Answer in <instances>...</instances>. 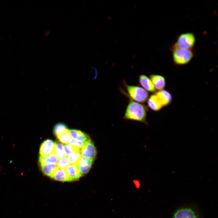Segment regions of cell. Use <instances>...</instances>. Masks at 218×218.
<instances>
[{
  "label": "cell",
  "mask_w": 218,
  "mask_h": 218,
  "mask_svg": "<svg viewBox=\"0 0 218 218\" xmlns=\"http://www.w3.org/2000/svg\"><path fill=\"white\" fill-rule=\"evenodd\" d=\"M147 107L130 99L124 115L125 119L133 120L146 123Z\"/></svg>",
  "instance_id": "obj_1"
},
{
  "label": "cell",
  "mask_w": 218,
  "mask_h": 218,
  "mask_svg": "<svg viewBox=\"0 0 218 218\" xmlns=\"http://www.w3.org/2000/svg\"><path fill=\"white\" fill-rule=\"evenodd\" d=\"M173 58L174 63L183 65L189 63L193 56L191 49L179 48L175 45L173 49Z\"/></svg>",
  "instance_id": "obj_2"
},
{
  "label": "cell",
  "mask_w": 218,
  "mask_h": 218,
  "mask_svg": "<svg viewBox=\"0 0 218 218\" xmlns=\"http://www.w3.org/2000/svg\"><path fill=\"white\" fill-rule=\"evenodd\" d=\"M127 92L131 99L140 103H144L148 97V93L144 88L134 86L126 85Z\"/></svg>",
  "instance_id": "obj_3"
},
{
  "label": "cell",
  "mask_w": 218,
  "mask_h": 218,
  "mask_svg": "<svg viewBox=\"0 0 218 218\" xmlns=\"http://www.w3.org/2000/svg\"><path fill=\"white\" fill-rule=\"evenodd\" d=\"M195 41L194 34L186 33L180 35L178 37L177 43L174 45L177 47L184 49H191Z\"/></svg>",
  "instance_id": "obj_4"
},
{
  "label": "cell",
  "mask_w": 218,
  "mask_h": 218,
  "mask_svg": "<svg viewBox=\"0 0 218 218\" xmlns=\"http://www.w3.org/2000/svg\"><path fill=\"white\" fill-rule=\"evenodd\" d=\"M96 149L94 143L90 139L81 148V154L82 157L94 159L97 155Z\"/></svg>",
  "instance_id": "obj_5"
},
{
  "label": "cell",
  "mask_w": 218,
  "mask_h": 218,
  "mask_svg": "<svg viewBox=\"0 0 218 218\" xmlns=\"http://www.w3.org/2000/svg\"><path fill=\"white\" fill-rule=\"evenodd\" d=\"M54 143L50 140H45L41 144L40 148V156L46 157L54 153Z\"/></svg>",
  "instance_id": "obj_6"
},
{
  "label": "cell",
  "mask_w": 218,
  "mask_h": 218,
  "mask_svg": "<svg viewBox=\"0 0 218 218\" xmlns=\"http://www.w3.org/2000/svg\"><path fill=\"white\" fill-rule=\"evenodd\" d=\"M94 160L81 157L77 165L82 174L89 171Z\"/></svg>",
  "instance_id": "obj_7"
},
{
  "label": "cell",
  "mask_w": 218,
  "mask_h": 218,
  "mask_svg": "<svg viewBox=\"0 0 218 218\" xmlns=\"http://www.w3.org/2000/svg\"><path fill=\"white\" fill-rule=\"evenodd\" d=\"M173 218H199L194 212L189 208L179 209L174 214Z\"/></svg>",
  "instance_id": "obj_8"
},
{
  "label": "cell",
  "mask_w": 218,
  "mask_h": 218,
  "mask_svg": "<svg viewBox=\"0 0 218 218\" xmlns=\"http://www.w3.org/2000/svg\"><path fill=\"white\" fill-rule=\"evenodd\" d=\"M51 177L59 181H72L65 169L58 167L56 170Z\"/></svg>",
  "instance_id": "obj_9"
},
{
  "label": "cell",
  "mask_w": 218,
  "mask_h": 218,
  "mask_svg": "<svg viewBox=\"0 0 218 218\" xmlns=\"http://www.w3.org/2000/svg\"><path fill=\"white\" fill-rule=\"evenodd\" d=\"M150 79L154 88L159 91L163 90L165 86V80L162 76L152 74L150 76Z\"/></svg>",
  "instance_id": "obj_10"
},
{
  "label": "cell",
  "mask_w": 218,
  "mask_h": 218,
  "mask_svg": "<svg viewBox=\"0 0 218 218\" xmlns=\"http://www.w3.org/2000/svg\"><path fill=\"white\" fill-rule=\"evenodd\" d=\"M156 94L160 99L162 106H165L169 104L172 101L171 94L166 90L159 91Z\"/></svg>",
  "instance_id": "obj_11"
},
{
  "label": "cell",
  "mask_w": 218,
  "mask_h": 218,
  "mask_svg": "<svg viewBox=\"0 0 218 218\" xmlns=\"http://www.w3.org/2000/svg\"><path fill=\"white\" fill-rule=\"evenodd\" d=\"M65 170L72 181L78 179L82 176L77 165L70 164Z\"/></svg>",
  "instance_id": "obj_12"
},
{
  "label": "cell",
  "mask_w": 218,
  "mask_h": 218,
  "mask_svg": "<svg viewBox=\"0 0 218 218\" xmlns=\"http://www.w3.org/2000/svg\"><path fill=\"white\" fill-rule=\"evenodd\" d=\"M147 104L149 107L155 111H159L163 107L160 99L156 94L150 95L148 99Z\"/></svg>",
  "instance_id": "obj_13"
},
{
  "label": "cell",
  "mask_w": 218,
  "mask_h": 218,
  "mask_svg": "<svg viewBox=\"0 0 218 218\" xmlns=\"http://www.w3.org/2000/svg\"><path fill=\"white\" fill-rule=\"evenodd\" d=\"M139 81L141 85L148 91L153 92L156 89L150 79L146 76L142 75L139 77Z\"/></svg>",
  "instance_id": "obj_14"
},
{
  "label": "cell",
  "mask_w": 218,
  "mask_h": 218,
  "mask_svg": "<svg viewBox=\"0 0 218 218\" xmlns=\"http://www.w3.org/2000/svg\"><path fill=\"white\" fill-rule=\"evenodd\" d=\"M69 134L72 138L82 141L88 140L90 138L86 134L77 130H69Z\"/></svg>",
  "instance_id": "obj_15"
},
{
  "label": "cell",
  "mask_w": 218,
  "mask_h": 218,
  "mask_svg": "<svg viewBox=\"0 0 218 218\" xmlns=\"http://www.w3.org/2000/svg\"><path fill=\"white\" fill-rule=\"evenodd\" d=\"M58 159L54 153L49 155L43 157L40 156L39 162L40 165L48 164H56Z\"/></svg>",
  "instance_id": "obj_16"
},
{
  "label": "cell",
  "mask_w": 218,
  "mask_h": 218,
  "mask_svg": "<svg viewBox=\"0 0 218 218\" xmlns=\"http://www.w3.org/2000/svg\"><path fill=\"white\" fill-rule=\"evenodd\" d=\"M43 173L50 177L58 167L56 164H48L41 165Z\"/></svg>",
  "instance_id": "obj_17"
},
{
  "label": "cell",
  "mask_w": 218,
  "mask_h": 218,
  "mask_svg": "<svg viewBox=\"0 0 218 218\" xmlns=\"http://www.w3.org/2000/svg\"><path fill=\"white\" fill-rule=\"evenodd\" d=\"M54 153L58 159H61L66 157L65 154L63 145L58 142H55Z\"/></svg>",
  "instance_id": "obj_18"
},
{
  "label": "cell",
  "mask_w": 218,
  "mask_h": 218,
  "mask_svg": "<svg viewBox=\"0 0 218 218\" xmlns=\"http://www.w3.org/2000/svg\"><path fill=\"white\" fill-rule=\"evenodd\" d=\"M67 157L70 164L77 165L82 157L81 151H76L71 153Z\"/></svg>",
  "instance_id": "obj_19"
},
{
  "label": "cell",
  "mask_w": 218,
  "mask_h": 218,
  "mask_svg": "<svg viewBox=\"0 0 218 218\" xmlns=\"http://www.w3.org/2000/svg\"><path fill=\"white\" fill-rule=\"evenodd\" d=\"M68 130L64 124L59 123L56 124L54 126V131L56 137H58Z\"/></svg>",
  "instance_id": "obj_20"
},
{
  "label": "cell",
  "mask_w": 218,
  "mask_h": 218,
  "mask_svg": "<svg viewBox=\"0 0 218 218\" xmlns=\"http://www.w3.org/2000/svg\"><path fill=\"white\" fill-rule=\"evenodd\" d=\"M64 149L66 157L73 152L76 151H81V149L74 147L69 144H64Z\"/></svg>",
  "instance_id": "obj_21"
},
{
  "label": "cell",
  "mask_w": 218,
  "mask_h": 218,
  "mask_svg": "<svg viewBox=\"0 0 218 218\" xmlns=\"http://www.w3.org/2000/svg\"><path fill=\"white\" fill-rule=\"evenodd\" d=\"M57 137L63 144H68L72 138L69 134V130Z\"/></svg>",
  "instance_id": "obj_22"
},
{
  "label": "cell",
  "mask_w": 218,
  "mask_h": 218,
  "mask_svg": "<svg viewBox=\"0 0 218 218\" xmlns=\"http://www.w3.org/2000/svg\"><path fill=\"white\" fill-rule=\"evenodd\" d=\"M70 164L67 157L58 159L56 164L58 168L64 169H65Z\"/></svg>",
  "instance_id": "obj_23"
},
{
  "label": "cell",
  "mask_w": 218,
  "mask_h": 218,
  "mask_svg": "<svg viewBox=\"0 0 218 218\" xmlns=\"http://www.w3.org/2000/svg\"><path fill=\"white\" fill-rule=\"evenodd\" d=\"M87 141H82L71 138L68 144L81 149L85 145Z\"/></svg>",
  "instance_id": "obj_24"
}]
</instances>
